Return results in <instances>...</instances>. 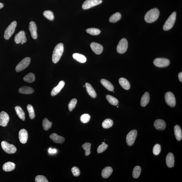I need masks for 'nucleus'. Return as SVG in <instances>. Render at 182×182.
Segmentation results:
<instances>
[{
  "label": "nucleus",
  "instance_id": "nucleus-1",
  "mask_svg": "<svg viewBox=\"0 0 182 182\" xmlns=\"http://www.w3.org/2000/svg\"><path fill=\"white\" fill-rule=\"evenodd\" d=\"M160 11L159 9L155 8L148 11L145 14V20L148 23H152L157 20L159 18Z\"/></svg>",
  "mask_w": 182,
  "mask_h": 182
},
{
  "label": "nucleus",
  "instance_id": "nucleus-2",
  "mask_svg": "<svg viewBox=\"0 0 182 182\" xmlns=\"http://www.w3.org/2000/svg\"><path fill=\"white\" fill-rule=\"evenodd\" d=\"M64 51L63 45L60 43L55 47L52 56V61L54 63H57L62 56Z\"/></svg>",
  "mask_w": 182,
  "mask_h": 182
},
{
  "label": "nucleus",
  "instance_id": "nucleus-3",
  "mask_svg": "<svg viewBox=\"0 0 182 182\" xmlns=\"http://www.w3.org/2000/svg\"><path fill=\"white\" fill-rule=\"evenodd\" d=\"M176 15V12H174L169 16L164 25L163 29L164 30H168L172 28L174 25L175 23Z\"/></svg>",
  "mask_w": 182,
  "mask_h": 182
},
{
  "label": "nucleus",
  "instance_id": "nucleus-4",
  "mask_svg": "<svg viewBox=\"0 0 182 182\" xmlns=\"http://www.w3.org/2000/svg\"><path fill=\"white\" fill-rule=\"evenodd\" d=\"M16 26L17 22L16 21H14L11 23L7 27L5 30L4 35V37L5 40H8L10 39L15 31Z\"/></svg>",
  "mask_w": 182,
  "mask_h": 182
},
{
  "label": "nucleus",
  "instance_id": "nucleus-5",
  "mask_svg": "<svg viewBox=\"0 0 182 182\" xmlns=\"http://www.w3.org/2000/svg\"><path fill=\"white\" fill-rule=\"evenodd\" d=\"M2 148L5 152L9 154H14L17 151V148L14 145L10 144L5 141L1 142Z\"/></svg>",
  "mask_w": 182,
  "mask_h": 182
},
{
  "label": "nucleus",
  "instance_id": "nucleus-6",
  "mask_svg": "<svg viewBox=\"0 0 182 182\" xmlns=\"http://www.w3.org/2000/svg\"><path fill=\"white\" fill-rule=\"evenodd\" d=\"M30 58L29 57L25 58L22 60L16 67V71L19 72L24 70L30 65Z\"/></svg>",
  "mask_w": 182,
  "mask_h": 182
},
{
  "label": "nucleus",
  "instance_id": "nucleus-7",
  "mask_svg": "<svg viewBox=\"0 0 182 182\" xmlns=\"http://www.w3.org/2000/svg\"><path fill=\"white\" fill-rule=\"evenodd\" d=\"M128 42L127 39L125 38L121 39L117 46V52L120 54L125 53L128 48Z\"/></svg>",
  "mask_w": 182,
  "mask_h": 182
},
{
  "label": "nucleus",
  "instance_id": "nucleus-8",
  "mask_svg": "<svg viewBox=\"0 0 182 182\" xmlns=\"http://www.w3.org/2000/svg\"><path fill=\"white\" fill-rule=\"evenodd\" d=\"M137 135V131L136 130H132L129 132L127 134L126 137V141L127 145L129 146H132L133 145Z\"/></svg>",
  "mask_w": 182,
  "mask_h": 182
},
{
  "label": "nucleus",
  "instance_id": "nucleus-9",
  "mask_svg": "<svg viewBox=\"0 0 182 182\" xmlns=\"http://www.w3.org/2000/svg\"><path fill=\"white\" fill-rule=\"evenodd\" d=\"M102 2V0H86L83 3L82 7L84 10H87L101 4Z\"/></svg>",
  "mask_w": 182,
  "mask_h": 182
},
{
  "label": "nucleus",
  "instance_id": "nucleus-10",
  "mask_svg": "<svg viewBox=\"0 0 182 182\" xmlns=\"http://www.w3.org/2000/svg\"><path fill=\"white\" fill-rule=\"evenodd\" d=\"M154 63L156 66L159 68H164L168 66L170 62L168 59L165 58H157L154 60Z\"/></svg>",
  "mask_w": 182,
  "mask_h": 182
},
{
  "label": "nucleus",
  "instance_id": "nucleus-11",
  "mask_svg": "<svg viewBox=\"0 0 182 182\" xmlns=\"http://www.w3.org/2000/svg\"><path fill=\"white\" fill-rule=\"evenodd\" d=\"M165 100L166 102L169 106L173 107L176 105V100L173 94L171 92H168L165 94Z\"/></svg>",
  "mask_w": 182,
  "mask_h": 182
},
{
  "label": "nucleus",
  "instance_id": "nucleus-12",
  "mask_svg": "<svg viewBox=\"0 0 182 182\" xmlns=\"http://www.w3.org/2000/svg\"><path fill=\"white\" fill-rule=\"evenodd\" d=\"M14 41L17 44H19L21 42L24 43H26L27 39L25 32L22 30L18 32L15 37Z\"/></svg>",
  "mask_w": 182,
  "mask_h": 182
},
{
  "label": "nucleus",
  "instance_id": "nucleus-13",
  "mask_svg": "<svg viewBox=\"0 0 182 182\" xmlns=\"http://www.w3.org/2000/svg\"><path fill=\"white\" fill-rule=\"evenodd\" d=\"M9 120V116L7 113L4 111L0 113V125L3 127H6Z\"/></svg>",
  "mask_w": 182,
  "mask_h": 182
},
{
  "label": "nucleus",
  "instance_id": "nucleus-14",
  "mask_svg": "<svg viewBox=\"0 0 182 182\" xmlns=\"http://www.w3.org/2000/svg\"><path fill=\"white\" fill-rule=\"evenodd\" d=\"M19 138L21 143H26L28 138V134L27 131L24 129H22L20 130L19 133Z\"/></svg>",
  "mask_w": 182,
  "mask_h": 182
},
{
  "label": "nucleus",
  "instance_id": "nucleus-15",
  "mask_svg": "<svg viewBox=\"0 0 182 182\" xmlns=\"http://www.w3.org/2000/svg\"><path fill=\"white\" fill-rule=\"evenodd\" d=\"M30 30L32 37L34 39H36L38 37L37 33V27L35 22L34 21H31L29 26Z\"/></svg>",
  "mask_w": 182,
  "mask_h": 182
},
{
  "label": "nucleus",
  "instance_id": "nucleus-16",
  "mask_svg": "<svg viewBox=\"0 0 182 182\" xmlns=\"http://www.w3.org/2000/svg\"><path fill=\"white\" fill-rule=\"evenodd\" d=\"M90 47L92 50L96 54H101L103 50V47L98 43H92L91 44Z\"/></svg>",
  "mask_w": 182,
  "mask_h": 182
},
{
  "label": "nucleus",
  "instance_id": "nucleus-17",
  "mask_svg": "<svg viewBox=\"0 0 182 182\" xmlns=\"http://www.w3.org/2000/svg\"><path fill=\"white\" fill-rule=\"evenodd\" d=\"M154 125L156 129L158 130H164L166 127V124L165 121L160 119L156 120L154 121Z\"/></svg>",
  "mask_w": 182,
  "mask_h": 182
},
{
  "label": "nucleus",
  "instance_id": "nucleus-18",
  "mask_svg": "<svg viewBox=\"0 0 182 182\" xmlns=\"http://www.w3.org/2000/svg\"><path fill=\"white\" fill-rule=\"evenodd\" d=\"M65 82L63 81H60L57 86L54 87L51 93V95L52 96H55L61 92L63 87L64 86Z\"/></svg>",
  "mask_w": 182,
  "mask_h": 182
},
{
  "label": "nucleus",
  "instance_id": "nucleus-19",
  "mask_svg": "<svg viewBox=\"0 0 182 182\" xmlns=\"http://www.w3.org/2000/svg\"><path fill=\"white\" fill-rule=\"evenodd\" d=\"M50 137L55 143L58 144H62L65 141V138L58 135L56 133H53L51 135Z\"/></svg>",
  "mask_w": 182,
  "mask_h": 182
},
{
  "label": "nucleus",
  "instance_id": "nucleus-20",
  "mask_svg": "<svg viewBox=\"0 0 182 182\" xmlns=\"http://www.w3.org/2000/svg\"><path fill=\"white\" fill-rule=\"evenodd\" d=\"M166 163L167 166L169 168H172L174 164V158L172 153H169L166 156Z\"/></svg>",
  "mask_w": 182,
  "mask_h": 182
},
{
  "label": "nucleus",
  "instance_id": "nucleus-21",
  "mask_svg": "<svg viewBox=\"0 0 182 182\" xmlns=\"http://www.w3.org/2000/svg\"><path fill=\"white\" fill-rule=\"evenodd\" d=\"M18 91L20 93L29 94H32L33 93H34V90L32 87L25 86L20 88Z\"/></svg>",
  "mask_w": 182,
  "mask_h": 182
},
{
  "label": "nucleus",
  "instance_id": "nucleus-22",
  "mask_svg": "<svg viewBox=\"0 0 182 182\" xmlns=\"http://www.w3.org/2000/svg\"><path fill=\"white\" fill-rule=\"evenodd\" d=\"M15 164L12 162H7L3 166V170L5 172H10L13 170L15 168Z\"/></svg>",
  "mask_w": 182,
  "mask_h": 182
},
{
  "label": "nucleus",
  "instance_id": "nucleus-23",
  "mask_svg": "<svg viewBox=\"0 0 182 182\" xmlns=\"http://www.w3.org/2000/svg\"><path fill=\"white\" fill-rule=\"evenodd\" d=\"M150 101V95L148 92L145 93L142 96L141 100V105L142 107H144L148 104Z\"/></svg>",
  "mask_w": 182,
  "mask_h": 182
},
{
  "label": "nucleus",
  "instance_id": "nucleus-24",
  "mask_svg": "<svg viewBox=\"0 0 182 182\" xmlns=\"http://www.w3.org/2000/svg\"><path fill=\"white\" fill-rule=\"evenodd\" d=\"M113 170L111 167H107L104 169L102 172V176L103 178H108L112 174Z\"/></svg>",
  "mask_w": 182,
  "mask_h": 182
},
{
  "label": "nucleus",
  "instance_id": "nucleus-25",
  "mask_svg": "<svg viewBox=\"0 0 182 182\" xmlns=\"http://www.w3.org/2000/svg\"><path fill=\"white\" fill-rule=\"evenodd\" d=\"M85 87H86L87 92L89 95L92 98H96V92L92 85L90 84L86 83L85 84Z\"/></svg>",
  "mask_w": 182,
  "mask_h": 182
},
{
  "label": "nucleus",
  "instance_id": "nucleus-26",
  "mask_svg": "<svg viewBox=\"0 0 182 182\" xmlns=\"http://www.w3.org/2000/svg\"><path fill=\"white\" fill-rule=\"evenodd\" d=\"M119 83L121 86L125 90H129L130 88V84L129 81L125 78H120L119 80Z\"/></svg>",
  "mask_w": 182,
  "mask_h": 182
},
{
  "label": "nucleus",
  "instance_id": "nucleus-27",
  "mask_svg": "<svg viewBox=\"0 0 182 182\" xmlns=\"http://www.w3.org/2000/svg\"><path fill=\"white\" fill-rule=\"evenodd\" d=\"M174 132L176 139L178 141L181 140L182 139V134L181 127L179 125H177L175 126Z\"/></svg>",
  "mask_w": 182,
  "mask_h": 182
},
{
  "label": "nucleus",
  "instance_id": "nucleus-28",
  "mask_svg": "<svg viewBox=\"0 0 182 182\" xmlns=\"http://www.w3.org/2000/svg\"><path fill=\"white\" fill-rule=\"evenodd\" d=\"M73 58L79 62L84 63L86 62V58L83 55L79 53H75L73 55Z\"/></svg>",
  "mask_w": 182,
  "mask_h": 182
},
{
  "label": "nucleus",
  "instance_id": "nucleus-29",
  "mask_svg": "<svg viewBox=\"0 0 182 182\" xmlns=\"http://www.w3.org/2000/svg\"><path fill=\"white\" fill-rule=\"evenodd\" d=\"M101 82L103 86L105 87L107 90L110 91H113L114 87L110 82L105 79L101 80Z\"/></svg>",
  "mask_w": 182,
  "mask_h": 182
},
{
  "label": "nucleus",
  "instance_id": "nucleus-30",
  "mask_svg": "<svg viewBox=\"0 0 182 182\" xmlns=\"http://www.w3.org/2000/svg\"><path fill=\"white\" fill-rule=\"evenodd\" d=\"M15 109L16 114L18 117L22 121H25V113L21 107L19 106H16L15 107Z\"/></svg>",
  "mask_w": 182,
  "mask_h": 182
},
{
  "label": "nucleus",
  "instance_id": "nucleus-31",
  "mask_svg": "<svg viewBox=\"0 0 182 182\" xmlns=\"http://www.w3.org/2000/svg\"><path fill=\"white\" fill-rule=\"evenodd\" d=\"M24 80L28 83H32L35 81V76L34 73H29L23 78Z\"/></svg>",
  "mask_w": 182,
  "mask_h": 182
},
{
  "label": "nucleus",
  "instance_id": "nucleus-32",
  "mask_svg": "<svg viewBox=\"0 0 182 182\" xmlns=\"http://www.w3.org/2000/svg\"><path fill=\"white\" fill-rule=\"evenodd\" d=\"M121 14L119 12H117L111 16L109 19V21L110 22L115 23L119 20L121 19Z\"/></svg>",
  "mask_w": 182,
  "mask_h": 182
},
{
  "label": "nucleus",
  "instance_id": "nucleus-33",
  "mask_svg": "<svg viewBox=\"0 0 182 182\" xmlns=\"http://www.w3.org/2000/svg\"><path fill=\"white\" fill-rule=\"evenodd\" d=\"M52 123L49 121L47 118H45L43 119L42 122V125L45 131L48 130L52 127Z\"/></svg>",
  "mask_w": 182,
  "mask_h": 182
},
{
  "label": "nucleus",
  "instance_id": "nucleus-34",
  "mask_svg": "<svg viewBox=\"0 0 182 182\" xmlns=\"http://www.w3.org/2000/svg\"><path fill=\"white\" fill-rule=\"evenodd\" d=\"M113 125V122L110 119H107L104 121L102 126L104 128L107 129L110 128Z\"/></svg>",
  "mask_w": 182,
  "mask_h": 182
},
{
  "label": "nucleus",
  "instance_id": "nucleus-35",
  "mask_svg": "<svg viewBox=\"0 0 182 182\" xmlns=\"http://www.w3.org/2000/svg\"><path fill=\"white\" fill-rule=\"evenodd\" d=\"M27 110L29 113V116L30 119H34L35 117V114L33 107L31 105L28 104L27 107Z\"/></svg>",
  "mask_w": 182,
  "mask_h": 182
},
{
  "label": "nucleus",
  "instance_id": "nucleus-36",
  "mask_svg": "<svg viewBox=\"0 0 182 182\" xmlns=\"http://www.w3.org/2000/svg\"><path fill=\"white\" fill-rule=\"evenodd\" d=\"M106 99L110 104L114 105L116 106L118 103V101L117 99L111 95H107L106 96Z\"/></svg>",
  "mask_w": 182,
  "mask_h": 182
},
{
  "label": "nucleus",
  "instance_id": "nucleus-37",
  "mask_svg": "<svg viewBox=\"0 0 182 182\" xmlns=\"http://www.w3.org/2000/svg\"><path fill=\"white\" fill-rule=\"evenodd\" d=\"M141 168L139 166L134 167L133 172V176L134 178H137L139 177L141 172Z\"/></svg>",
  "mask_w": 182,
  "mask_h": 182
},
{
  "label": "nucleus",
  "instance_id": "nucleus-38",
  "mask_svg": "<svg viewBox=\"0 0 182 182\" xmlns=\"http://www.w3.org/2000/svg\"><path fill=\"white\" fill-rule=\"evenodd\" d=\"M91 144L90 143H85L82 145V147L85 151V155L88 156L90 154Z\"/></svg>",
  "mask_w": 182,
  "mask_h": 182
},
{
  "label": "nucleus",
  "instance_id": "nucleus-39",
  "mask_svg": "<svg viewBox=\"0 0 182 182\" xmlns=\"http://www.w3.org/2000/svg\"><path fill=\"white\" fill-rule=\"evenodd\" d=\"M44 17L52 21L54 19V15L53 13L49 10L45 11L43 13Z\"/></svg>",
  "mask_w": 182,
  "mask_h": 182
},
{
  "label": "nucleus",
  "instance_id": "nucleus-40",
  "mask_svg": "<svg viewBox=\"0 0 182 182\" xmlns=\"http://www.w3.org/2000/svg\"><path fill=\"white\" fill-rule=\"evenodd\" d=\"M86 32L91 35L96 36L98 35L101 32L99 29L96 28H90L87 29Z\"/></svg>",
  "mask_w": 182,
  "mask_h": 182
},
{
  "label": "nucleus",
  "instance_id": "nucleus-41",
  "mask_svg": "<svg viewBox=\"0 0 182 182\" xmlns=\"http://www.w3.org/2000/svg\"><path fill=\"white\" fill-rule=\"evenodd\" d=\"M108 147V145L106 144L104 142H103L102 143V144L100 145L98 148L97 152L98 153L101 154L107 150Z\"/></svg>",
  "mask_w": 182,
  "mask_h": 182
},
{
  "label": "nucleus",
  "instance_id": "nucleus-42",
  "mask_svg": "<svg viewBox=\"0 0 182 182\" xmlns=\"http://www.w3.org/2000/svg\"><path fill=\"white\" fill-rule=\"evenodd\" d=\"M90 115L87 114L82 115L80 118L81 122L84 123H88L90 121Z\"/></svg>",
  "mask_w": 182,
  "mask_h": 182
},
{
  "label": "nucleus",
  "instance_id": "nucleus-43",
  "mask_svg": "<svg viewBox=\"0 0 182 182\" xmlns=\"http://www.w3.org/2000/svg\"><path fill=\"white\" fill-rule=\"evenodd\" d=\"M77 102V100L76 99H73L71 100L68 105L69 109L70 111L71 112L73 109L75 108Z\"/></svg>",
  "mask_w": 182,
  "mask_h": 182
},
{
  "label": "nucleus",
  "instance_id": "nucleus-44",
  "mask_svg": "<svg viewBox=\"0 0 182 182\" xmlns=\"http://www.w3.org/2000/svg\"><path fill=\"white\" fill-rule=\"evenodd\" d=\"M161 151V146L159 144H156L155 145L153 150V152L155 155H159Z\"/></svg>",
  "mask_w": 182,
  "mask_h": 182
},
{
  "label": "nucleus",
  "instance_id": "nucleus-45",
  "mask_svg": "<svg viewBox=\"0 0 182 182\" xmlns=\"http://www.w3.org/2000/svg\"><path fill=\"white\" fill-rule=\"evenodd\" d=\"M36 182H48V180L45 176L43 175H38L35 178Z\"/></svg>",
  "mask_w": 182,
  "mask_h": 182
},
{
  "label": "nucleus",
  "instance_id": "nucleus-46",
  "mask_svg": "<svg viewBox=\"0 0 182 182\" xmlns=\"http://www.w3.org/2000/svg\"><path fill=\"white\" fill-rule=\"evenodd\" d=\"M71 171L75 177L79 176L80 174L79 169L77 167H73L71 169Z\"/></svg>",
  "mask_w": 182,
  "mask_h": 182
},
{
  "label": "nucleus",
  "instance_id": "nucleus-47",
  "mask_svg": "<svg viewBox=\"0 0 182 182\" xmlns=\"http://www.w3.org/2000/svg\"><path fill=\"white\" fill-rule=\"evenodd\" d=\"M48 152L50 154H55L57 152V150L55 149H52L50 148L49 149Z\"/></svg>",
  "mask_w": 182,
  "mask_h": 182
},
{
  "label": "nucleus",
  "instance_id": "nucleus-48",
  "mask_svg": "<svg viewBox=\"0 0 182 182\" xmlns=\"http://www.w3.org/2000/svg\"><path fill=\"white\" fill-rule=\"evenodd\" d=\"M178 78L180 81L182 82V72H181L178 74Z\"/></svg>",
  "mask_w": 182,
  "mask_h": 182
},
{
  "label": "nucleus",
  "instance_id": "nucleus-49",
  "mask_svg": "<svg viewBox=\"0 0 182 182\" xmlns=\"http://www.w3.org/2000/svg\"><path fill=\"white\" fill-rule=\"evenodd\" d=\"M3 6H4V5L3 3H0V9L2 8Z\"/></svg>",
  "mask_w": 182,
  "mask_h": 182
},
{
  "label": "nucleus",
  "instance_id": "nucleus-50",
  "mask_svg": "<svg viewBox=\"0 0 182 182\" xmlns=\"http://www.w3.org/2000/svg\"><path fill=\"white\" fill-rule=\"evenodd\" d=\"M24 43L23 42H21V44H23Z\"/></svg>",
  "mask_w": 182,
  "mask_h": 182
},
{
  "label": "nucleus",
  "instance_id": "nucleus-51",
  "mask_svg": "<svg viewBox=\"0 0 182 182\" xmlns=\"http://www.w3.org/2000/svg\"><path fill=\"white\" fill-rule=\"evenodd\" d=\"M117 108H118V106H117Z\"/></svg>",
  "mask_w": 182,
  "mask_h": 182
}]
</instances>
